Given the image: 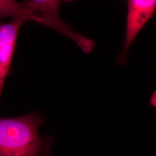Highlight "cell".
I'll return each instance as SVG.
<instances>
[{
	"label": "cell",
	"mask_w": 156,
	"mask_h": 156,
	"mask_svg": "<svg viewBox=\"0 0 156 156\" xmlns=\"http://www.w3.org/2000/svg\"><path fill=\"white\" fill-rule=\"evenodd\" d=\"M45 117L34 112L20 117H0V156H53V138L41 137Z\"/></svg>",
	"instance_id": "obj_1"
},
{
	"label": "cell",
	"mask_w": 156,
	"mask_h": 156,
	"mask_svg": "<svg viewBox=\"0 0 156 156\" xmlns=\"http://www.w3.org/2000/svg\"><path fill=\"white\" fill-rule=\"evenodd\" d=\"M73 0H29L43 17L45 26L73 41L85 53H89L94 49V41L76 33L59 16V6L62 2H71Z\"/></svg>",
	"instance_id": "obj_2"
},
{
	"label": "cell",
	"mask_w": 156,
	"mask_h": 156,
	"mask_svg": "<svg viewBox=\"0 0 156 156\" xmlns=\"http://www.w3.org/2000/svg\"><path fill=\"white\" fill-rule=\"evenodd\" d=\"M128 12L127 29L123 51L117 57V62L123 66L127 61L129 48L145 24L156 9V0H127Z\"/></svg>",
	"instance_id": "obj_3"
},
{
	"label": "cell",
	"mask_w": 156,
	"mask_h": 156,
	"mask_svg": "<svg viewBox=\"0 0 156 156\" xmlns=\"http://www.w3.org/2000/svg\"><path fill=\"white\" fill-rule=\"evenodd\" d=\"M27 21L24 17H16L6 23L0 22V98L11 65L19 29Z\"/></svg>",
	"instance_id": "obj_4"
},
{
	"label": "cell",
	"mask_w": 156,
	"mask_h": 156,
	"mask_svg": "<svg viewBox=\"0 0 156 156\" xmlns=\"http://www.w3.org/2000/svg\"><path fill=\"white\" fill-rule=\"evenodd\" d=\"M6 17H24L28 21L44 24V21L33 4L29 1L0 0V20Z\"/></svg>",
	"instance_id": "obj_5"
},
{
	"label": "cell",
	"mask_w": 156,
	"mask_h": 156,
	"mask_svg": "<svg viewBox=\"0 0 156 156\" xmlns=\"http://www.w3.org/2000/svg\"><path fill=\"white\" fill-rule=\"evenodd\" d=\"M150 105L151 106L155 108L156 106V91H154L151 95L150 98Z\"/></svg>",
	"instance_id": "obj_6"
}]
</instances>
